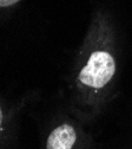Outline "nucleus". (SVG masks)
Segmentation results:
<instances>
[{
  "label": "nucleus",
  "instance_id": "f257e3e1",
  "mask_svg": "<svg viewBox=\"0 0 132 149\" xmlns=\"http://www.w3.org/2000/svg\"><path fill=\"white\" fill-rule=\"evenodd\" d=\"M116 64L113 57L105 51L93 52L87 64L82 69L79 79L83 84L92 88H103L115 74Z\"/></svg>",
  "mask_w": 132,
  "mask_h": 149
},
{
  "label": "nucleus",
  "instance_id": "7ed1b4c3",
  "mask_svg": "<svg viewBox=\"0 0 132 149\" xmlns=\"http://www.w3.org/2000/svg\"><path fill=\"white\" fill-rule=\"evenodd\" d=\"M18 1L19 0H0V7H7V6H11Z\"/></svg>",
  "mask_w": 132,
  "mask_h": 149
},
{
  "label": "nucleus",
  "instance_id": "20e7f679",
  "mask_svg": "<svg viewBox=\"0 0 132 149\" xmlns=\"http://www.w3.org/2000/svg\"><path fill=\"white\" fill-rule=\"evenodd\" d=\"M1 122H3V113H1V109H0V127H1Z\"/></svg>",
  "mask_w": 132,
  "mask_h": 149
},
{
  "label": "nucleus",
  "instance_id": "f03ea898",
  "mask_svg": "<svg viewBox=\"0 0 132 149\" xmlns=\"http://www.w3.org/2000/svg\"><path fill=\"white\" fill-rule=\"evenodd\" d=\"M77 135L72 125L62 124L48 136L46 149H72Z\"/></svg>",
  "mask_w": 132,
  "mask_h": 149
}]
</instances>
